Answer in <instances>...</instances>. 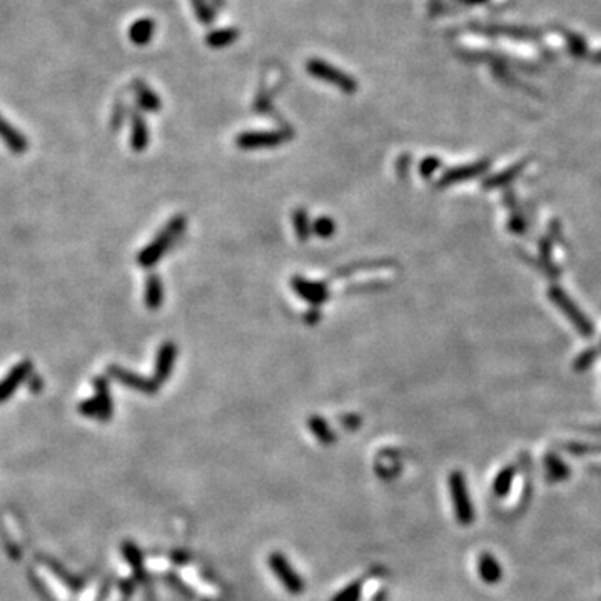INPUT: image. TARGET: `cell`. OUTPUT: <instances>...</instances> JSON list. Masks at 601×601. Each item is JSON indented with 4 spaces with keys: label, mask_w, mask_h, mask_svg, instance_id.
Listing matches in <instances>:
<instances>
[{
    "label": "cell",
    "mask_w": 601,
    "mask_h": 601,
    "mask_svg": "<svg viewBox=\"0 0 601 601\" xmlns=\"http://www.w3.org/2000/svg\"><path fill=\"white\" fill-rule=\"evenodd\" d=\"M240 32L235 27H226V29L211 30L206 35V44L211 49H224L233 45L239 39Z\"/></svg>",
    "instance_id": "ac0fdd59"
},
{
    "label": "cell",
    "mask_w": 601,
    "mask_h": 601,
    "mask_svg": "<svg viewBox=\"0 0 601 601\" xmlns=\"http://www.w3.org/2000/svg\"><path fill=\"white\" fill-rule=\"evenodd\" d=\"M439 168H441V163H439L438 157H426V159H424L419 165V173L424 179H426L434 173V170L439 169Z\"/></svg>",
    "instance_id": "4dcf8cb0"
},
{
    "label": "cell",
    "mask_w": 601,
    "mask_h": 601,
    "mask_svg": "<svg viewBox=\"0 0 601 601\" xmlns=\"http://www.w3.org/2000/svg\"><path fill=\"white\" fill-rule=\"evenodd\" d=\"M319 319H321V313H319L317 309H311V311L306 314V322H309V325H316Z\"/></svg>",
    "instance_id": "e575fe53"
},
{
    "label": "cell",
    "mask_w": 601,
    "mask_h": 601,
    "mask_svg": "<svg viewBox=\"0 0 601 601\" xmlns=\"http://www.w3.org/2000/svg\"><path fill=\"white\" fill-rule=\"evenodd\" d=\"M539 254H541V266H543V269L547 271L552 277H556L559 274V271L556 269V266H554L552 261V252H549L548 239H543V243L539 244Z\"/></svg>",
    "instance_id": "83f0119b"
},
{
    "label": "cell",
    "mask_w": 601,
    "mask_h": 601,
    "mask_svg": "<svg viewBox=\"0 0 601 601\" xmlns=\"http://www.w3.org/2000/svg\"><path fill=\"white\" fill-rule=\"evenodd\" d=\"M122 553L124 556H126V561L129 563V566L132 568L134 573H136V576L141 578L144 575V561H142V553L141 549H139L134 543H124L122 544Z\"/></svg>",
    "instance_id": "7402d4cb"
},
{
    "label": "cell",
    "mask_w": 601,
    "mask_h": 601,
    "mask_svg": "<svg viewBox=\"0 0 601 601\" xmlns=\"http://www.w3.org/2000/svg\"><path fill=\"white\" fill-rule=\"evenodd\" d=\"M547 465H548L549 471H552L554 476H558V478H563V476L568 474V469H566L565 463H563V461L556 456H548Z\"/></svg>",
    "instance_id": "f546056e"
},
{
    "label": "cell",
    "mask_w": 601,
    "mask_h": 601,
    "mask_svg": "<svg viewBox=\"0 0 601 601\" xmlns=\"http://www.w3.org/2000/svg\"><path fill=\"white\" fill-rule=\"evenodd\" d=\"M478 573H479L481 580H483L484 583H488V585L498 583V581L501 580V576H503L501 566H499L496 558L491 556L489 553H483L478 558Z\"/></svg>",
    "instance_id": "e0dca14e"
},
{
    "label": "cell",
    "mask_w": 601,
    "mask_h": 601,
    "mask_svg": "<svg viewBox=\"0 0 601 601\" xmlns=\"http://www.w3.org/2000/svg\"><path fill=\"white\" fill-rule=\"evenodd\" d=\"M124 104H120V105H117V107H115V110H114V115H112V127L114 129H117L119 126H122V122H124Z\"/></svg>",
    "instance_id": "d6a6232c"
},
{
    "label": "cell",
    "mask_w": 601,
    "mask_h": 601,
    "mask_svg": "<svg viewBox=\"0 0 601 601\" xmlns=\"http://www.w3.org/2000/svg\"><path fill=\"white\" fill-rule=\"evenodd\" d=\"M548 296L549 299L556 304L559 311L570 319V322L576 327L578 331H580L581 336L583 337L593 336V325H591L590 319L586 317L580 309H578L576 304L573 303L571 298L565 293V291H563L561 288H556V286H553V288L548 291Z\"/></svg>",
    "instance_id": "8992f818"
},
{
    "label": "cell",
    "mask_w": 601,
    "mask_h": 601,
    "mask_svg": "<svg viewBox=\"0 0 601 601\" xmlns=\"http://www.w3.org/2000/svg\"><path fill=\"white\" fill-rule=\"evenodd\" d=\"M32 376V363L29 359L18 363L16 368H12L6 378L0 381V403H6L17 387Z\"/></svg>",
    "instance_id": "30bf717a"
},
{
    "label": "cell",
    "mask_w": 601,
    "mask_h": 601,
    "mask_svg": "<svg viewBox=\"0 0 601 601\" xmlns=\"http://www.w3.org/2000/svg\"><path fill=\"white\" fill-rule=\"evenodd\" d=\"M191 6L202 24H212V22L216 21V13L209 7V4H207L206 0H191Z\"/></svg>",
    "instance_id": "484cf974"
},
{
    "label": "cell",
    "mask_w": 601,
    "mask_h": 601,
    "mask_svg": "<svg viewBox=\"0 0 601 601\" xmlns=\"http://www.w3.org/2000/svg\"><path fill=\"white\" fill-rule=\"evenodd\" d=\"M291 286H293V289L298 293L299 298L308 300L313 306H321V304H325L329 299V289H327L325 283H311V281H306L304 277L296 276L291 279Z\"/></svg>",
    "instance_id": "9c48e42d"
},
{
    "label": "cell",
    "mask_w": 601,
    "mask_h": 601,
    "mask_svg": "<svg viewBox=\"0 0 601 601\" xmlns=\"http://www.w3.org/2000/svg\"><path fill=\"white\" fill-rule=\"evenodd\" d=\"M308 426H309V431L313 433V436L316 438L321 445L329 446L336 441V434L332 433V429L329 428V424H327V421L325 418L311 416L308 421Z\"/></svg>",
    "instance_id": "ffe728a7"
},
{
    "label": "cell",
    "mask_w": 601,
    "mask_h": 601,
    "mask_svg": "<svg viewBox=\"0 0 601 601\" xmlns=\"http://www.w3.org/2000/svg\"><path fill=\"white\" fill-rule=\"evenodd\" d=\"M216 6L217 7H224L226 6V0H216Z\"/></svg>",
    "instance_id": "d590c367"
},
{
    "label": "cell",
    "mask_w": 601,
    "mask_h": 601,
    "mask_svg": "<svg viewBox=\"0 0 601 601\" xmlns=\"http://www.w3.org/2000/svg\"><path fill=\"white\" fill-rule=\"evenodd\" d=\"M341 423H343V426L346 429H358V426L361 424V418L356 414H348L341 418Z\"/></svg>",
    "instance_id": "1f68e13d"
},
{
    "label": "cell",
    "mask_w": 601,
    "mask_h": 601,
    "mask_svg": "<svg viewBox=\"0 0 601 601\" xmlns=\"http://www.w3.org/2000/svg\"><path fill=\"white\" fill-rule=\"evenodd\" d=\"M269 566L272 573H274V576L277 580L283 583V586L286 588V591L291 595H300L304 591V581L303 578L299 576V573L294 570V566L291 565L289 559L284 556L283 553L274 552L269 554Z\"/></svg>",
    "instance_id": "52a82bcc"
},
{
    "label": "cell",
    "mask_w": 601,
    "mask_h": 601,
    "mask_svg": "<svg viewBox=\"0 0 601 601\" xmlns=\"http://www.w3.org/2000/svg\"><path fill=\"white\" fill-rule=\"evenodd\" d=\"M293 224H294V231L296 235H298L299 240H308L309 235H311L313 226H309V216L308 212L304 209H296L293 214Z\"/></svg>",
    "instance_id": "cb8c5ba5"
},
{
    "label": "cell",
    "mask_w": 601,
    "mask_h": 601,
    "mask_svg": "<svg viewBox=\"0 0 601 601\" xmlns=\"http://www.w3.org/2000/svg\"><path fill=\"white\" fill-rule=\"evenodd\" d=\"M184 229H186V219H184L182 216H177L174 217V219H170L163 233L157 234L156 239L152 240L149 246L142 249L141 254H139L137 257L139 264H141L142 267L154 266L156 262L169 251L170 246H173L175 240L180 238V234L184 233Z\"/></svg>",
    "instance_id": "6da1fadb"
},
{
    "label": "cell",
    "mask_w": 601,
    "mask_h": 601,
    "mask_svg": "<svg viewBox=\"0 0 601 601\" xmlns=\"http://www.w3.org/2000/svg\"><path fill=\"white\" fill-rule=\"evenodd\" d=\"M151 136L144 117L139 110L131 112V149L134 152H142L149 146Z\"/></svg>",
    "instance_id": "4fadbf2b"
},
{
    "label": "cell",
    "mask_w": 601,
    "mask_h": 601,
    "mask_svg": "<svg viewBox=\"0 0 601 601\" xmlns=\"http://www.w3.org/2000/svg\"><path fill=\"white\" fill-rule=\"evenodd\" d=\"M306 72L317 81L334 86L344 94H354L358 91V81L351 74L341 71L332 64L322 59H309L306 62Z\"/></svg>",
    "instance_id": "7a4b0ae2"
},
{
    "label": "cell",
    "mask_w": 601,
    "mask_h": 601,
    "mask_svg": "<svg viewBox=\"0 0 601 601\" xmlns=\"http://www.w3.org/2000/svg\"><path fill=\"white\" fill-rule=\"evenodd\" d=\"M0 139L13 154H24L29 149V141H27L24 134L18 131L17 127H13L4 115H0Z\"/></svg>",
    "instance_id": "7c38bea8"
},
{
    "label": "cell",
    "mask_w": 601,
    "mask_h": 601,
    "mask_svg": "<svg viewBox=\"0 0 601 601\" xmlns=\"http://www.w3.org/2000/svg\"><path fill=\"white\" fill-rule=\"evenodd\" d=\"M156 32V22L154 18L151 17H142L139 18V21L132 22L131 27H129V40L134 45H137V47H144V45H149L152 37H154Z\"/></svg>",
    "instance_id": "5bb4252c"
},
{
    "label": "cell",
    "mask_w": 601,
    "mask_h": 601,
    "mask_svg": "<svg viewBox=\"0 0 601 601\" xmlns=\"http://www.w3.org/2000/svg\"><path fill=\"white\" fill-rule=\"evenodd\" d=\"M293 139L291 131H249L235 137V146L243 151L272 149Z\"/></svg>",
    "instance_id": "5b68a950"
},
{
    "label": "cell",
    "mask_w": 601,
    "mask_h": 601,
    "mask_svg": "<svg viewBox=\"0 0 601 601\" xmlns=\"http://www.w3.org/2000/svg\"><path fill=\"white\" fill-rule=\"evenodd\" d=\"M175 356H177V348H175V344L164 343L163 346H161L159 353H157V363H156L157 383L168 381L170 376V371H173L174 368Z\"/></svg>",
    "instance_id": "9a60e30c"
},
{
    "label": "cell",
    "mask_w": 601,
    "mask_h": 601,
    "mask_svg": "<svg viewBox=\"0 0 601 601\" xmlns=\"http://www.w3.org/2000/svg\"><path fill=\"white\" fill-rule=\"evenodd\" d=\"M596 358H598V351L593 349V348L586 349L580 356H578L575 364H573V368H575L576 371H585V369H588L591 364L595 363Z\"/></svg>",
    "instance_id": "f1b7e54d"
},
{
    "label": "cell",
    "mask_w": 601,
    "mask_h": 601,
    "mask_svg": "<svg viewBox=\"0 0 601 601\" xmlns=\"http://www.w3.org/2000/svg\"><path fill=\"white\" fill-rule=\"evenodd\" d=\"M361 593H363V581H353L339 593L332 596L331 601H359Z\"/></svg>",
    "instance_id": "d4e9b609"
},
{
    "label": "cell",
    "mask_w": 601,
    "mask_h": 601,
    "mask_svg": "<svg viewBox=\"0 0 601 601\" xmlns=\"http://www.w3.org/2000/svg\"><path fill=\"white\" fill-rule=\"evenodd\" d=\"M408 165H409V156H403L397 159V170H399L401 174L408 173Z\"/></svg>",
    "instance_id": "836d02e7"
},
{
    "label": "cell",
    "mask_w": 601,
    "mask_h": 601,
    "mask_svg": "<svg viewBox=\"0 0 601 601\" xmlns=\"http://www.w3.org/2000/svg\"><path fill=\"white\" fill-rule=\"evenodd\" d=\"M94 386H95V396L78 404V411H81L82 416H87V418L109 421L110 418H112L114 404H112V397H110L107 378L104 376L95 378Z\"/></svg>",
    "instance_id": "277c9868"
},
{
    "label": "cell",
    "mask_w": 601,
    "mask_h": 601,
    "mask_svg": "<svg viewBox=\"0 0 601 601\" xmlns=\"http://www.w3.org/2000/svg\"><path fill=\"white\" fill-rule=\"evenodd\" d=\"M146 306L156 311L164 303V286L163 281L156 274H151L146 281Z\"/></svg>",
    "instance_id": "d6986e66"
},
{
    "label": "cell",
    "mask_w": 601,
    "mask_h": 601,
    "mask_svg": "<svg viewBox=\"0 0 601 601\" xmlns=\"http://www.w3.org/2000/svg\"><path fill=\"white\" fill-rule=\"evenodd\" d=\"M448 486H450L456 520L463 526H469L474 521V508L473 503H471L465 474L461 471H453L450 479H448Z\"/></svg>",
    "instance_id": "3957f363"
},
{
    "label": "cell",
    "mask_w": 601,
    "mask_h": 601,
    "mask_svg": "<svg viewBox=\"0 0 601 601\" xmlns=\"http://www.w3.org/2000/svg\"><path fill=\"white\" fill-rule=\"evenodd\" d=\"M525 163L523 164H515V165H511L510 169H506V170H503L501 174H498V175H494V177H489V179H486L484 180V187L486 189H493V187H501V186H506V184H510L511 180H515L516 177H518V174L521 173V170L525 169Z\"/></svg>",
    "instance_id": "44dd1931"
},
{
    "label": "cell",
    "mask_w": 601,
    "mask_h": 601,
    "mask_svg": "<svg viewBox=\"0 0 601 601\" xmlns=\"http://www.w3.org/2000/svg\"><path fill=\"white\" fill-rule=\"evenodd\" d=\"M489 168V161H479V163L469 164V165H460V168L450 169L446 170L445 174L441 175L438 180V187H448L451 186V184L456 182H463V180H469L478 177L484 173V170H488Z\"/></svg>",
    "instance_id": "8fae6325"
},
{
    "label": "cell",
    "mask_w": 601,
    "mask_h": 601,
    "mask_svg": "<svg viewBox=\"0 0 601 601\" xmlns=\"http://www.w3.org/2000/svg\"><path fill=\"white\" fill-rule=\"evenodd\" d=\"M132 89L134 94H136L139 107L142 110H147V112H159V110L163 109V100H161V97L157 95L149 86H146L141 78L134 81Z\"/></svg>",
    "instance_id": "2e32d148"
},
{
    "label": "cell",
    "mask_w": 601,
    "mask_h": 601,
    "mask_svg": "<svg viewBox=\"0 0 601 601\" xmlns=\"http://www.w3.org/2000/svg\"><path fill=\"white\" fill-rule=\"evenodd\" d=\"M109 376L117 379L119 383H122V385L131 387V390L144 392V395H154V392H157V390H159V383H157V379L142 378L139 376V374L127 371V369L115 366V364L109 366Z\"/></svg>",
    "instance_id": "ba28073f"
},
{
    "label": "cell",
    "mask_w": 601,
    "mask_h": 601,
    "mask_svg": "<svg viewBox=\"0 0 601 601\" xmlns=\"http://www.w3.org/2000/svg\"><path fill=\"white\" fill-rule=\"evenodd\" d=\"M313 233L319 235V238H331V235L336 233V223L329 219V217H319L317 221H314Z\"/></svg>",
    "instance_id": "4316f807"
},
{
    "label": "cell",
    "mask_w": 601,
    "mask_h": 601,
    "mask_svg": "<svg viewBox=\"0 0 601 601\" xmlns=\"http://www.w3.org/2000/svg\"><path fill=\"white\" fill-rule=\"evenodd\" d=\"M513 479H515V468L513 466H506L505 469L499 471L493 483V491L496 493V496H506L513 484Z\"/></svg>",
    "instance_id": "603a6c76"
}]
</instances>
